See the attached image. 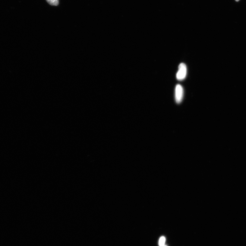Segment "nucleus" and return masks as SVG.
<instances>
[{"instance_id":"nucleus-5","label":"nucleus","mask_w":246,"mask_h":246,"mask_svg":"<svg viewBox=\"0 0 246 246\" xmlns=\"http://www.w3.org/2000/svg\"><path fill=\"white\" fill-rule=\"evenodd\" d=\"M239 1H240V0H235V1H236V2H238Z\"/></svg>"},{"instance_id":"nucleus-3","label":"nucleus","mask_w":246,"mask_h":246,"mask_svg":"<svg viewBox=\"0 0 246 246\" xmlns=\"http://www.w3.org/2000/svg\"><path fill=\"white\" fill-rule=\"evenodd\" d=\"M50 5L52 6H58L59 4V0H46Z\"/></svg>"},{"instance_id":"nucleus-1","label":"nucleus","mask_w":246,"mask_h":246,"mask_svg":"<svg viewBox=\"0 0 246 246\" xmlns=\"http://www.w3.org/2000/svg\"><path fill=\"white\" fill-rule=\"evenodd\" d=\"M187 74V66L184 63H182L179 66L178 71L177 74V79L178 80L182 81L185 78Z\"/></svg>"},{"instance_id":"nucleus-4","label":"nucleus","mask_w":246,"mask_h":246,"mask_svg":"<svg viewBox=\"0 0 246 246\" xmlns=\"http://www.w3.org/2000/svg\"><path fill=\"white\" fill-rule=\"evenodd\" d=\"M165 237H162L160 239L159 245L160 246H164L165 244Z\"/></svg>"},{"instance_id":"nucleus-6","label":"nucleus","mask_w":246,"mask_h":246,"mask_svg":"<svg viewBox=\"0 0 246 246\" xmlns=\"http://www.w3.org/2000/svg\"></svg>"},{"instance_id":"nucleus-2","label":"nucleus","mask_w":246,"mask_h":246,"mask_svg":"<svg viewBox=\"0 0 246 246\" xmlns=\"http://www.w3.org/2000/svg\"><path fill=\"white\" fill-rule=\"evenodd\" d=\"M183 93V89L182 86L180 85H177L175 88V99L178 104L180 103L182 101Z\"/></svg>"}]
</instances>
